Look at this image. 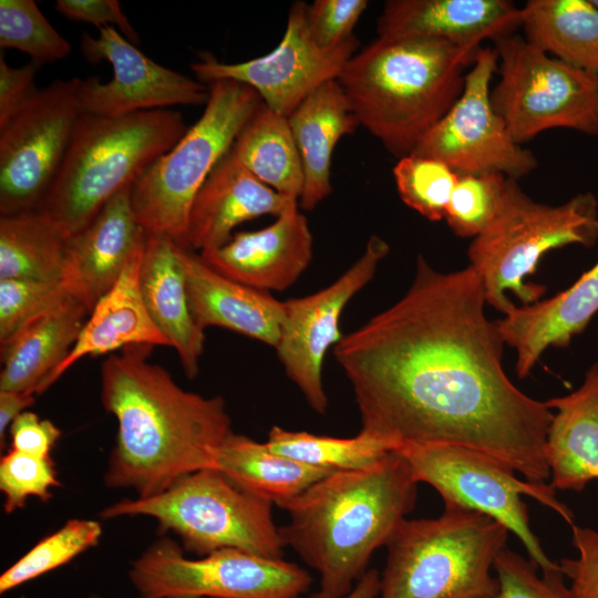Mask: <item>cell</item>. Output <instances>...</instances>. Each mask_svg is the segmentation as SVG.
Segmentation results:
<instances>
[{"instance_id":"cell-34","label":"cell","mask_w":598,"mask_h":598,"mask_svg":"<svg viewBox=\"0 0 598 598\" xmlns=\"http://www.w3.org/2000/svg\"><path fill=\"white\" fill-rule=\"evenodd\" d=\"M102 536L96 520L70 519L60 529L42 538L0 576V594L52 571L94 547Z\"/></svg>"},{"instance_id":"cell-48","label":"cell","mask_w":598,"mask_h":598,"mask_svg":"<svg viewBox=\"0 0 598 598\" xmlns=\"http://www.w3.org/2000/svg\"><path fill=\"white\" fill-rule=\"evenodd\" d=\"M595 7L598 9V0H591Z\"/></svg>"},{"instance_id":"cell-6","label":"cell","mask_w":598,"mask_h":598,"mask_svg":"<svg viewBox=\"0 0 598 598\" xmlns=\"http://www.w3.org/2000/svg\"><path fill=\"white\" fill-rule=\"evenodd\" d=\"M508 529L483 513L445 506L437 518L403 520L386 544L380 598H493L491 569Z\"/></svg>"},{"instance_id":"cell-46","label":"cell","mask_w":598,"mask_h":598,"mask_svg":"<svg viewBox=\"0 0 598 598\" xmlns=\"http://www.w3.org/2000/svg\"><path fill=\"white\" fill-rule=\"evenodd\" d=\"M34 403V394L18 391H0V446L3 450L6 434L12 422Z\"/></svg>"},{"instance_id":"cell-19","label":"cell","mask_w":598,"mask_h":598,"mask_svg":"<svg viewBox=\"0 0 598 598\" xmlns=\"http://www.w3.org/2000/svg\"><path fill=\"white\" fill-rule=\"evenodd\" d=\"M132 186L117 192L95 218L69 243L63 283L91 312L116 282L146 231L136 220Z\"/></svg>"},{"instance_id":"cell-36","label":"cell","mask_w":598,"mask_h":598,"mask_svg":"<svg viewBox=\"0 0 598 598\" xmlns=\"http://www.w3.org/2000/svg\"><path fill=\"white\" fill-rule=\"evenodd\" d=\"M393 177L402 202L431 221L445 219L458 175L445 163L416 153L400 157Z\"/></svg>"},{"instance_id":"cell-40","label":"cell","mask_w":598,"mask_h":598,"mask_svg":"<svg viewBox=\"0 0 598 598\" xmlns=\"http://www.w3.org/2000/svg\"><path fill=\"white\" fill-rule=\"evenodd\" d=\"M498 590L493 598H570L560 569L537 575L538 567L505 547L496 557L494 568Z\"/></svg>"},{"instance_id":"cell-32","label":"cell","mask_w":598,"mask_h":598,"mask_svg":"<svg viewBox=\"0 0 598 598\" xmlns=\"http://www.w3.org/2000/svg\"><path fill=\"white\" fill-rule=\"evenodd\" d=\"M70 239L35 210L0 217V279L61 280Z\"/></svg>"},{"instance_id":"cell-12","label":"cell","mask_w":598,"mask_h":598,"mask_svg":"<svg viewBox=\"0 0 598 598\" xmlns=\"http://www.w3.org/2000/svg\"><path fill=\"white\" fill-rule=\"evenodd\" d=\"M141 598H299L311 586L298 565L235 548L186 558L169 538L154 542L131 565Z\"/></svg>"},{"instance_id":"cell-33","label":"cell","mask_w":598,"mask_h":598,"mask_svg":"<svg viewBox=\"0 0 598 598\" xmlns=\"http://www.w3.org/2000/svg\"><path fill=\"white\" fill-rule=\"evenodd\" d=\"M266 444L277 454L338 472L370 466L401 443L362 429L353 437H332L272 426Z\"/></svg>"},{"instance_id":"cell-9","label":"cell","mask_w":598,"mask_h":598,"mask_svg":"<svg viewBox=\"0 0 598 598\" xmlns=\"http://www.w3.org/2000/svg\"><path fill=\"white\" fill-rule=\"evenodd\" d=\"M271 507V503L237 487L218 470L204 468L177 478L158 494L116 502L100 516L153 517L162 530L176 534L186 550L199 556L235 548L282 559L286 545Z\"/></svg>"},{"instance_id":"cell-43","label":"cell","mask_w":598,"mask_h":598,"mask_svg":"<svg viewBox=\"0 0 598 598\" xmlns=\"http://www.w3.org/2000/svg\"><path fill=\"white\" fill-rule=\"evenodd\" d=\"M55 10L70 20L90 23L97 29L116 25L130 42H140L137 32L116 0H58Z\"/></svg>"},{"instance_id":"cell-37","label":"cell","mask_w":598,"mask_h":598,"mask_svg":"<svg viewBox=\"0 0 598 598\" xmlns=\"http://www.w3.org/2000/svg\"><path fill=\"white\" fill-rule=\"evenodd\" d=\"M506 177L499 174L458 175L445 220L463 238L478 236L498 207Z\"/></svg>"},{"instance_id":"cell-1","label":"cell","mask_w":598,"mask_h":598,"mask_svg":"<svg viewBox=\"0 0 598 598\" xmlns=\"http://www.w3.org/2000/svg\"><path fill=\"white\" fill-rule=\"evenodd\" d=\"M485 305L471 266L441 272L419 255L405 295L343 336L333 354L362 430L399 443L478 450L543 483L554 413L506 375L505 343Z\"/></svg>"},{"instance_id":"cell-21","label":"cell","mask_w":598,"mask_h":598,"mask_svg":"<svg viewBox=\"0 0 598 598\" xmlns=\"http://www.w3.org/2000/svg\"><path fill=\"white\" fill-rule=\"evenodd\" d=\"M299 205L256 178L229 151L198 190L188 216L187 248L205 251L231 238L241 223L262 215L278 217Z\"/></svg>"},{"instance_id":"cell-16","label":"cell","mask_w":598,"mask_h":598,"mask_svg":"<svg viewBox=\"0 0 598 598\" xmlns=\"http://www.w3.org/2000/svg\"><path fill=\"white\" fill-rule=\"evenodd\" d=\"M388 254V243L372 235L361 257L334 282L312 295L285 301V321L275 349L289 379L319 414H326L328 408L323 361L328 350L344 336L339 329L342 311L373 278Z\"/></svg>"},{"instance_id":"cell-11","label":"cell","mask_w":598,"mask_h":598,"mask_svg":"<svg viewBox=\"0 0 598 598\" xmlns=\"http://www.w3.org/2000/svg\"><path fill=\"white\" fill-rule=\"evenodd\" d=\"M493 42L499 80L491 90V101L517 143L553 128L598 135V78L519 35Z\"/></svg>"},{"instance_id":"cell-8","label":"cell","mask_w":598,"mask_h":598,"mask_svg":"<svg viewBox=\"0 0 598 598\" xmlns=\"http://www.w3.org/2000/svg\"><path fill=\"white\" fill-rule=\"evenodd\" d=\"M208 86L209 97L197 122L132 186L140 226L146 234L167 237L184 248L198 190L262 102L252 87L240 82L220 80Z\"/></svg>"},{"instance_id":"cell-29","label":"cell","mask_w":598,"mask_h":598,"mask_svg":"<svg viewBox=\"0 0 598 598\" xmlns=\"http://www.w3.org/2000/svg\"><path fill=\"white\" fill-rule=\"evenodd\" d=\"M215 468L237 487L279 507L333 472L277 454L266 442L234 432L216 450Z\"/></svg>"},{"instance_id":"cell-18","label":"cell","mask_w":598,"mask_h":598,"mask_svg":"<svg viewBox=\"0 0 598 598\" xmlns=\"http://www.w3.org/2000/svg\"><path fill=\"white\" fill-rule=\"evenodd\" d=\"M199 256L230 280L261 291H283L308 268L312 234L307 217L295 205L267 227L236 233L223 246Z\"/></svg>"},{"instance_id":"cell-14","label":"cell","mask_w":598,"mask_h":598,"mask_svg":"<svg viewBox=\"0 0 598 598\" xmlns=\"http://www.w3.org/2000/svg\"><path fill=\"white\" fill-rule=\"evenodd\" d=\"M497 64L494 48L478 50L460 97L412 153L436 158L457 175L499 174L518 181L537 167L534 153L513 138L492 104Z\"/></svg>"},{"instance_id":"cell-2","label":"cell","mask_w":598,"mask_h":598,"mask_svg":"<svg viewBox=\"0 0 598 598\" xmlns=\"http://www.w3.org/2000/svg\"><path fill=\"white\" fill-rule=\"evenodd\" d=\"M153 347H125L101 364V402L117 423L104 484L131 488L137 497L215 468L216 450L233 433L224 399L182 389L164 368L147 361Z\"/></svg>"},{"instance_id":"cell-15","label":"cell","mask_w":598,"mask_h":598,"mask_svg":"<svg viewBox=\"0 0 598 598\" xmlns=\"http://www.w3.org/2000/svg\"><path fill=\"white\" fill-rule=\"evenodd\" d=\"M302 1L291 4L279 44L268 54L240 63H224L209 53L192 63L196 80L209 84L231 80L252 87L272 111L289 116L317 87L338 78L347 61L358 51L359 41L350 38L323 50L309 38Z\"/></svg>"},{"instance_id":"cell-44","label":"cell","mask_w":598,"mask_h":598,"mask_svg":"<svg viewBox=\"0 0 598 598\" xmlns=\"http://www.w3.org/2000/svg\"><path fill=\"white\" fill-rule=\"evenodd\" d=\"M42 64L30 61L11 66L0 55V128L3 127L25 101L38 90L34 79Z\"/></svg>"},{"instance_id":"cell-28","label":"cell","mask_w":598,"mask_h":598,"mask_svg":"<svg viewBox=\"0 0 598 598\" xmlns=\"http://www.w3.org/2000/svg\"><path fill=\"white\" fill-rule=\"evenodd\" d=\"M288 122L303 171L299 207L312 210L332 192L331 158L337 143L354 133L360 124L337 79L311 92L288 116Z\"/></svg>"},{"instance_id":"cell-31","label":"cell","mask_w":598,"mask_h":598,"mask_svg":"<svg viewBox=\"0 0 598 598\" xmlns=\"http://www.w3.org/2000/svg\"><path fill=\"white\" fill-rule=\"evenodd\" d=\"M230 151L261 183L299 203L303 171L287 116L261 102Z\"/></svg>"},{"instance_id":"cell-35","label":"cell","mask_w":598,"mask_h":598,"mask_svg":"<svg viewBox=\"0 0 598 598\" xmlns=\"http://www.w3.org/2000/svg\"><path fill=\"white\" fill-rule=\"evenodd\" d=\"M0 47L19 50L40 64L63 60L72 51L33 0L0 1Z\"/></svg>"},{"instance_id":"cell-26","label":"cell","mask_w":598,"mask_h":598,"mask_svg":"<svg viewBox=\"0 0 598 598\" xmlns=\"http://www.w3.org/2000/svg\"><path fill=\"white\" fill-rule=\"evenodd\" d=\"M90 311L70 296L33 317L0 343V391L37 394L73 348Z\"/></svg>"},{"instance_id":"cell-42","label":"cell","mask_w":598,"mask_h":598,"mask_svg":"<svg viewBox=\"0 0 598 598\" xmlns=\"http://www.w3.org/2000/svg\"><path fill=\"white\" fill-rule=\"evenodd\" d=\"M575 559L563 558L560 569L570 580V598H598V532L573 525Z\"/></svg>"},{"instance_id":"cell-38","label":"cell","mask_w":598,"mask_h":598,"mask_svg":"<svg viewBox=\"0 0 598 598\" xmlns=\"http://www.w3.org/2000/svg\"><path fill=\"white\" fill-rule=\"evenodd\" d=\"M56 486L60 482L51 457H38L10 448L0 460V489L8 514L23 507L31 496L49 501L52 488Z\"/></svg>"},{"instance_id":"cell-13","label":"cell","mask_w":598,"mask_h":598,"mask_svg":"<svg viewBox=\"0 0 598 598\" xmlns=\"http://www.w3.org/2000/svg\"><path fill=\"white\" fill-rule=\"evenodd\" d=\"M83 114L79 79L38 89L0 128L1 216L35 210Z\"/></svg>"},{"instance_id":"cell-45","label":"cell","mask_w":598,"mask_h":598,"mask_svg":"<svg viewBox=\"0 0 598 598\" xmlns=\"http://www.w3.org/2000/svg\"><path fill=\"white\" fill-rule=\"evenodd\" d=\"M11 448L38 457L50 453L61 436V430L50 420H42L34 412H22L10 425Z\"/></svg>"},{"instance_id":"cell-27","label":"cell","mask_w":598,"mask_h":598,"mask_svg":"<svg viewBox=\"0 0 598 598\" xmlns=\"http://www.w3.org/2000/svg\"><path fill=\"white\" fill-rule=\"evenodd\" d=\"M546 404L556 410L545 443L550 485L581 492L598 480V363L588 369L576 391Z\"/></svg>"},{"instance_id":"cell-25","label":"cell","mask_w":598,"mask_h":598,"mask_svg":"<svg viewBox=\"0 0 598 598\" xmlns=\"http://www.w3.org/2000/svg\"><path fill=\"white\" fill-rule=\"evenodd\" d=\"M176 249L177 244L169 238L147 234L140 286L150 318L176 350L187 378L194 379L199 372L205 336L193 317Z\"/></svg>"},{"instance_id":"cell-30","label":"cell","mask_w":598,"mask_h":598,"mask_svg":"<svg viewBox=\"0 0 598 598\" xmlns=\"http://www.w3.org/2000/svg\"><path fill=\"white\" fill-rule=\"evenodd\" d=\"M520 25L527 42L598 78V9L591 0H529Z\"/></svg>"},{"instance_id":"cell-47","label":"cell","mask_w":598,"mask_h":598,"mask_svg":"<svg viewBox=\"0 0 598 598\" xmlns=\"http://www.w3.org/2000/svg\"><path fill=\"white\" fill-rule=\"evenodd\" d=\"M380 592V574L377 569H368L344 598H377ZM309 598H319L317 592Z\"/></svg>"},{"instance_id":"cell-39","label":"cell","mask_w":598,"mask_h":598,"mask_svg":"<svg viewBox=\"0 0 598 598\" xmlns=\"http://www.w3.org/2000/svg\"><path fill=\"white\" fill-rule=\"evenodd\" d=\"M70 296L61 280L0 279V343Z\"/></svg>"},{"instance_id":"cell-24","label":"cell","mask_w":598,"mask_h":598,"mask_svg":"<svg viewBox=\"0 0 598 598\" xmlns=\"http://www.w3.org/2000/svg\"><path fill=\"white\" fill-rule=\"evenodd\" d=\"M144 247L145 243L130 258L113 287L95 303L73 348L41 383L37 394L48 390L83 357L105 354L132 344L168 346L150 318L141 293Z\"/></svg>"},{"instance_id":"cell-5","label":"cell","mask_w":598,"mask_h":598,"mask_svg":"<svg viewBox=\"0 0 598 598\" xmlns=\"http://www.w3.org/2000/svg\"><path fill=\"white\" fill-rule=\"evenodd\" d=\"M186 131L183 115L168 109L116 117L83 113L55 178L35 212L71 239Z\"/></svg>"},{"instance_id":"cell-3","label":"cell","mask_w":598,"mask_h":598,"mask_svg":"<svg viewBox=\"0 0 598 598\" xmlns=\"http://www.w3.org/2000/svg\"><path fill=\"white\" fill-rule=\"evenodd\" d=\"M417 481L395 451L370 466L332 472L281 506L286 546L320 575L319 598H344L414 508Z\"/></svg>"},{"instance_id":"cell-23","label":"cell","mask_w":598,"mask_h":598,"mask_svg":"<svg viewBox=\"0 0 598 598\" xmlns=\"http://www.w3.org/2000/svg\"><path fill=\"white\" fill-rule=\"evenodd\" d=\"M597 312L598 261L566 290L515 307L496 326L504 343L515 348L516 372L525 378L548 347L568 346Z\"/></svg>"},{"instance_id":"cell-17","label":"cell","mask_w":598,"mask_h":598,"mask_svg":"<svg viewBox=\"0 0 598 598\" xmlns=\"http://www.w3.org/2000/svg\"><path fill=\"white\" fill-rule=\"evenodd\" d=\"M81 51L91 63L105 60L113 69L105 83L97 76L79 79L83 113L116 117L208 101V85L156 63L114 27L99 29L96 38L83 32Z\"/></svg>"},{"instance_id":"cell-10","label":"cell","mask_w":598,"mask_h":598,"mask_svg":"<svg viewBox=\"0 0 598 598\" xmlns=\"http://www.w3.org/2000/svg\"><path fill=\"white\" fill-rule=\"evenodd\" d=\"M394 451L408 462L417 482L427 483L440 493L445 506H458L493 517L518 537L529 560L542 573L559 568L546 556L533 533L522 499V495L533 497L573 526V512L557 499L550 484L522 481L506 463L465 446L401 443Z\"/></svg>"},{"instance_id":"cell-7","label":"cell","mask_w":598,"mask_h":598,"mask_svg":"<svg viewBox=\"0 0 598 598\" xmlns=\"http://www.w3.org/2000/svg\"><path fill=\"white\" fill-rule=\"evenodd\" d=\"M598 240V203L594 194L579 193L561 205L535 202L506 178L498 207L486 228L473 238L467 256L480 276L486 303L504 313L516 306L512 291L524 305L537 302L540 285L525 282L542 256L550 249L578 244L591 247Z\"/></svg>"},{"instance_id":"cell-41","label":"cell","mask_w":598,"mask_h":598,"mask_svg":"<svg viewBox=\"0 0 598 598\" xmlns=\"http://www.w3.org/2000/svg\"><path fill=\"white\" fill-rule=\"evenodd\" d=\"M368 4L367 0H316L307 4L306 25L310 40L323 50L340 45L354 37V25Z\"/></svg>"},{"instance_id":"cell-20","label":"cell","mask_w":598,"mask_h":598,"mask_svg":"<svg viewBox=\"0 0 598 598\" xmlns=\"http://www.w3.org/2000/svg\"><path fill=\"white\" fill-rule=\"evenodd\" d=\"M520 25V9L507 0H389L377 21L380 38H426L482 47Z\"/></svg>"},{"instance_id":"cell-4","label":"cell","mask_w":598,"mask_h":598,"mask_svg":"<svg viewBox=\"0 0 598 598\" xmlns=\"http://www.w3.org/2000/svg\"><path fill=\"white\" fill-rule=\"evenodd\" d=\"M481 48L378 37L347 61L337 81L359 124L400 158L460 97L465 70Z\"/></svg>"},{"instance_id":"cell-49","label":"cell","mask_w":598,"mask_h":598,"mask_svg":"<svg viewBox=\"0 0 598 598\" xmlns=\"http://www.w3.org/2000/svg\"><path fill=\"white\" fill-rule=\"evenodd\" d=\"M91 598H99V597H91Z\"/></svg>"},{"instance_id":"cell-22","label":"cell","mask_w":598,"mask_h":598,"mask_svg":"<svg viewBox=\"0 0 598 598\" xmlns=\"http://www.w3.org/2000/svg\"><path fill=\"white\" fill-rule=\"evenodd\" d=\"M176 251L193 317L203 330L220 327L277 347L285 302L221 276L190 249L177 245Z\"/></svg>"}]
</instances>
